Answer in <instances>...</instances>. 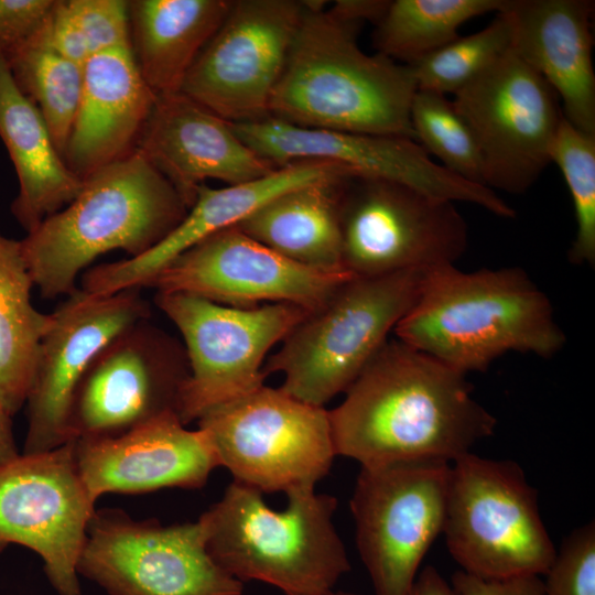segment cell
Listing matches in <instances>:
<instances>
[{"label": "cell", "instance_id": "60d3db41", "mask_svg": "<svg viewBox=\"0 0 595 595\" xmlns=\"http://www.w3.org/2000/svg\"><path fill=\"white\" fill-rule=\"evenodd\" d=\"M11 415L0 405V466L18 457Z\"/></svg>", "mask_w": 595, "mask_h": 595}, {"label": "cell", "instance_id": "d6a6232c", "mask_svg": "<svg viewBox=\"0 0 595 595\" xmlns=\"http://www.w3.org/2000/svg\"><path fill=\"white\" fill-rule=\"evenodd\" d=\"M551 162H554L571 193L576 232L567 251L577 266L595 264V136L587 134L565 118L556 132Z\"/></svg>", "mask_w": 595, "mask_h": 595}, {"label": "cell", "instance_id": "e575fe53", "mask_svg": "<svg viewBox=\"0 0 595 595\" xmlns=\"http://www.w3.org/2000/svg\"><path fill=\"white\" fill-rule=\"evenodd\" d=\"M67 4L90 56L117 47H130L129 1L67 0Z\"/></svg>", "mask_w": 595, "mask_h": 595}, {"label": "cell", "instance_id": "6da1fadb", "mask_svg": "<svg viewBox=\"0 0 595 595\" xmlns=\"http://www.w3.org/2000/svg\"><path fill=\"white\" fill-rule=\"evenodd\" d=\"M466 375L402 340L388 339L328 411L337 455L361 467L452 463L495 432Z\"/></svg>", "mask_w": 595, "mask_h": 595}, {"label": "cell", "instance_id": "74e56055", "mask_svg": "<svg viewBox=\"0 0 595 595\" xmlns=\"http://www.w3.org/2000/svg\"><path fill=\"white\" fill-rule=\"evenodd\" d=\"M451 585L456 595H544L541 576H521L507 580H483L457 571Z\"/></svg>", "mask_w": 595, "mask_h": 595}, {"label": "cell", "instance_id": "ab89813d", "mask_svg": "<svg viewBox=\"0 0 595 595\" xmlns=\"http://www.w3.org/2000/svg\"><path fill=\"white\" fill-rule=\"evenodd\" d=\"M408 595H456L452 585L431 565L416 576Z\"/></svg>", "mask_w": 595, "mask_h": 595}, {"label": "cell", "instance_id": "d6986e66", "mask_svg": "<svg viewBox=\"0 0 595 595\" xmlns=\"http://www.w3.org/2000/svg\"><path fill=\"white\" fill-rule=\"evenodd\" d=\"M26 396L28 429L22 454L67 442L68 415L79 380L96 354L116 335L150 317L141 289L94 295L77 289L50 313Z\"/></svg>", "mask_w": 595, "mask_h": 595}, {"label": "cell", "instance_id": "d590c367", "mask_svg": "<svg viewBox=\"0 0 595 595\" xmlns=\"http://www.w3.org/2000/svg\"><path fill=\"white\" fill-rule=\"evenodd\" d=\"M55 0H0V48L7 51L34 35Z\"/></svg>", "mask_w": 595, "mask_h": 595}, {"label": "cell", "instance_id": "b9f144b4", "mask_svg": "<svg viewBox=\"0 0 595 595\" xmlns=\"http://www.w3.org/2000/svg\"><path fill=\"white\" fill-rule=\"evenodd\" d=\"M322 595H360V594H357V593H351V592H336V591H331V592H327L325 594H322Z\"/></svg>", "mask_w": 595, "mask_h": 595}, {"label": "cell", "instance_id": "5b68a950", "mask_svg": "<svg viewBox=\"0 0 595 595\" xmlns=\"http://www.w3.org/2000/svg\"><path fill=\"white\" fill-rule=\"evenodd\" d=\"M286 507L269 508L262 493L232 482L198 519L215 562L240 581L285 595H322L350 570L333 523L337 499L315 488L288 491Z\"/></svg>", "mask_w": 595, "mask_h": 595}, {"label": "cell", "instance_id": "4dcf8cb0", "mask_svg": "<svg viewBox=\"0 0 595 595\" xmlns=\"http://www.w3.org/2000/svg\"><path fill=\"white\" fill-rule=\"evenodd\" d=\"M415 141L451 173L484 185L478 145L467 122L445 95L416 90L410 109Z\"/></svg>", "mask_w": 595, "mask_h": 595}, {"label": "cell", "instance_id": "ba28073f", "mask_svg": "<svg viewBox=\"0 0 595 595\" xmlns=\"http://www.w3.org/2000/svg\"><path fill=\"white\" fill-rule=\"evenodd\" d=\"M197 429L218 466L260 493L315 488L337 456L328 411L279 388H260L205 412Z\"/></svg>", "mask_w": 595, "mask_h": 595}, {"label": "cell", "instance_id": "ffe728a7", "mask_svg": "<svg viewBox=\"0 0 595 595\" xmlns=\"http://www.w3.org/2000/svg\"><path fill=\"white\" fill-rule=\"evenodd\" d=\"M137 150L173 185L187 208L206 180L234 185L278 169L251 150L229 121L182 93L156 96Z\"/></svg>", "mask_w": 595, "mask_h": 595}, {"label": "cell", "instance_id": "83f0119b", "mask_svg": "<svg viewBox=\"0 0 595 595\" xmlns=\"http://www.w3.org/2000/svg\"><path fill=\"white\" fill-rule=\"evenodd\" d=\"M33 286L21 240L0 234V405L11 416L25 404L40 340L51 320L34 307Z\"/></svg>", "mask_w": 595, "mask_h": 595}, {"label": "cell", "instance_id": "f546056e", "mask_svg": "<svg viewBox=\"0 0 595 595\" xmlns=\"http://www.w3.org/2000/svg\"><path fill=\"white\" fill-rule=\"evenodd\" d=\"M39 31L2 52L15 83L42 113L64 159L82 95L84 66L52 50Z\"/></svg>", "mask_w": 595, "mask_h": 595}, {"label": "cell", "instance_id": "d4e9b609", "mask_svg": "<svg viewBox=\"0 0 595 595\" xmlns=\"http://www.w3.org/2000/svg\"><path fill=\"white\" fill-rule=\"evenodd\" d=\"M0 138L19 182L11 212L29 234L71 203L83 180L66 165L42 113L15 83L1 48Z\"/></svg>", "mask_w": 595, "mask_h": 595}, {"label": "cell", "instance_id": "2e32d148", "mask_svg": "<svg viewBox=\"0 0 595 595\" xmlns=\"http://www.w3.org/2000/svg\"><path fill=\"white\" fill-rule=\"evenodd\" d=\"M95 502L72 441L20 454L0 466V552L10 544L34 551L58 595H80L77 563Z\"/></svg>", "mask_w": 595, "mask_h": 595}, {"label": "cell", "instance_id": "7a4b0ae2", "mask_svg": "<svg viewBox=\"0 0 595 595\" xmlns=\"http://www.w3.org/2000/svg\"><path fill=\"white\" fill-rule=\"evenodd\" d=\"M304 11L269 117L320 130L415 141L410 109L418 90L409 65L367 54L357 43L363 23L303 1Z\"/></svg>", "mask_w": 595, "mask_h": 595}, {"label": "cell", "instance_id": "ac0fdd59", "mask_svg": "<svg viewBox=\"0 0 595 595\" xmlns=\"http://www.w3.org/2000/svg\"><path fill=\"white\" fill-rule=\"evenodd\" d=\"M351 277L294 262L231 226L175 257L145 288L239 309L290 303L311 312Z\"/></svg>", "mask_w": 595, "mask_h": 595}, {"label": "cell", "instance_id": "277c9868", "mask_svg": "<svg viewBox=\"0 0 595 595\" xmlns=\"http://www.w3.org/2000/svg\"><path fill=\"white\" fill-rule=\"evenodd\" d=\"M173 185L138 151L83 180L76 197L21 240L30 275L44 299L69 295L99 256L136 258L162 241L186 216Z\"/></svg>", "mask_w": 595, "mask_h": 595}, {"label": "cell", "instance_id": "836d02e7", "mask_svg": "<svg viewBox=\"0 0 595 595\" xmlns=\"http://www.w3.org/2000/svg\"><path fill=\"white\" fill-rule=\"evenodd\" d=\"M544 576V595H595L594 522L564 540Z\"/></svg>", "mask_w": 595, "mask_h": 595}, {"label": "cell", "instance_id": "3957f363", "mask_svg": "<svg viewBox=\"0 0 595 595\" xmlns=\"http://www.w3.org/2000/svg\"><path fill=\"white\" fill-rule=\"evenodd\" d=\"M396 338L463 372L485 371L509 351L551 358L566 343L550 299L519 267L428 271Z\"/></svg>", "mask_w": 595, "mask_h": 595}, {"label": "cell", "instance_id": "9c48e42d", "mask_svg": "<svg viewBox=\"0 0 595 595\" xmlns=\"http://www.w3.org/2000/svg\"><path fill=\"white\" fill-rule=\"evenodd\" d=\"M339 228L342 268L358 278L455 264L468 245L454 202L372 177L347 180Z\"/></svg>", "mask_w": 595, "mask_h": 595}, {"label": "cell", "instance_id": "52a82bcc", "mask_svg": "<svg viewBox=\"0 0 595 595\" xmlns=\"http://www.w3.org/2000/svg\"><path fill=\"white\" fill-rule=\"evenodd\" d=\"M442 532L461 571L483 580L542 576L556 555L521 467L470 452L451 463Z\"/></svg>", "mask_w": 595, "mask_h": 595}, {"label": "cell", "instance_id": "5bb4252c", "mask_svg": "<svg viewBox=\"0 0 595 595\" xmlns=\"http://www.w3.org/2000/svg\"><path fill=\"white\" fill-rule=\"evenodd\" d=\"M190 365L182 342L149 318L127 327L93 358L74 392L69 441L111 439L178 416Z\"/></svg>", "mask_w": 595, "mask_h": 595}, {"label": "cell", "instance_id": "8992f818", "mask_svg": "<svg viewBox=\"0 0 595 595\" xmlns=\"http://www.w3.org/2000/svg\"><path fill=\"white\" fill-rule=\"evenodd\" d=\"M429 270L351 277L289 332L264 361L263 374L281 372L283 391L324 407L346 392L388 340L418 300Z\"/></svg>", "mask_w": 595, "mask_h": 595}, {"label": "cell", "instance_id": "8d00e7d4", "mask_svg": "<svg viewBox=\"0 0 595 595\" xmlns=\"http://www.w3.org/2000/svg\"><path fill=\"white\" fill-rule=\"evenodd\" d=\"M39 32L52 50L76 64L84 66L90 57L86 40L69 10L67 0L54 1Z\"/></svg>", "mask_w": 595, "mask_h": 595}, {"label": "cell", "instance_id": "7c38bea8", "mask_svg": "<svg viewBox=\"0 0 595 595\" xmlns=\"http://www.w3.org/2000/svg\"><path fill=\"white\" fill-rule=\"evenodd\" d=\"M451 463L415 459L361 467L350 499L360 559L376 595H408L443 531Z\"/></svg>", "mask_w": 595, "mask_h": 595}, {"label": "cell", "instance_id": "484cf974", "mask_svg": "<svg viewBox=\"0 0 595 595\" xmlns=\"http://www.w3.org/2000/svg\"><path fill=\"white\" fill-rule=\"evenodd\" d=\"M229 0L129 1L130 47L158 95L180 93L195 60L226 18Z\"/></svg>", "mask_w": 595, "mask_h": 595}, {"label": "cell", "instance_id": "7402d4cb", "mask_svg": "<svg viewBox=\"0 0 595 595\" xmlns=\"http://www.w3.org/2000/svg\"><path fill=\"white\" fill-rule=\"evenodd\" d=\"M593 0H501L511 51L562 102L564 118L595 136Z\"/></svg>", "mask_w": 595, "mask_h": 595}, {"label": "cell", "instance_id": "603a6c76", "mask_svg": "<svg viewBox=\"0 0 595 595\" xmlns=\"http://www.w3.org/2000/svg\"><path fill=\"white\" fill-rule=\"evenodd\" d=\"M351 173L338 165L304 161L280 166L244 183L212 188L202 185L183 220L156 246L136 258L101 263L82 274V290L110 295L148 282L175 257L221 229L236 226L263 204L292 188Z\"/></svg>", "mask_w": 595, "mask_h": 595}, {"label": "cell", "instance_id": "e0dca14e", "mask_svg": "<svg viewBox=\"0 0 595 595\" xmlns=\"http://www.w3.org/2000/svg\"><path fill=\"white\" fill-rule=\"evenodd\" d=\"M230 123L251 150L278 167L304 161L325 162L354 176L386 180L439 198L470 203L502 218L516 215L495 191L434 163L411 139L311 129L273 117Z\"/></svg>", "mask_w": 595, "mask_h": 595}, {"label": "cell", "instance_id": "f35d334b", "mask_svg": "<svg viewBox=\"0 0 595 595\" xmlns=\"http://www.w3.org/2000/svg\"><path fill=\"white\" fill-rule=\"evenodd\" d=\"M390 1L385 0H339L329 8L337 15L364 23H377L385 14Z\"/></svg>", "mask_w": 595, "mask_h": 595}, {"label": "cell", "instance_id": "44dd1931", "mask_svg": "<svg viewBox=\"0 0 595 595\" xmlns=\"http://www.w3.org/2000/svg\"><path fill=\"white\" fill-rule=\"evenodd\" d=\"M82 480L96 501L108 493L203 487L216 457L199 430L169 414L111 439L73 440Z\"/></svg>", "mask_w": 595, "mask_h": 595}, {"label": "cell", "instance_id": "30bf717a", "mask_svg": "<svg viewBox=\"0 0 595 595\" xmlns=\"http://www.w3.org/2000/svg\"><path fill=\"white\" fill-rule=\"evenodd\" d=\"M155 304L180 331L188 359L184 425L263 386L268 353L307 313L290 303L239 309L185 293L156 292Z\"/></svg>", "mask_w": 595, "mask_h": 595}, {"label": "cell", "instance_id": "4fadbf2b", "mask_svg": "<svg viewBox=\"0 0 595 595\" xmlns=\"http://www.w3.org/2000/svg\"><path fill=\"white\" fill-rule=\"evenodd\" d=\"M453 96L478 145L484 185L527 192L551 163L564 118L551 86L509 48Z\"/></svg>", "mask_w": 595, "mask_h": 595}, {"label": "cell", "instance_id": "1f68e13d", "mask_svg": "<svg viewBox=\"0 0 595 595\" xmlns=\"http://www.w3.org/2000/svg\"><path fill=\"white\" fill-rule=\"evenodd\" d=\"M509 48L508 25L497 14L480 31L458 36L409 66L419 90L454 95Z\"/></svg>", "mask_w": 595, "mask_h": 595}, {"label": "cell", "instance_id": "4316f807", "mask_svg": "<svg viewBox=\"0 0 595 595\" xmlns=\"http://www.w3.org/2000/svg\"><path fill=\"white\" fill-rule=\"evenodd\" d=\"M354 175H338L286 191L236 225L279 255L322 270L343 269L339 205Z\"/></svg>", "mask_w": 595, "mask_h": 595}, {"label": "cell", "instance_id": "8fae6325", "mask_svg": "<svg viewBox=\"0 0 595 595\" xmlns=\"http://www.w3.org/2000/svg\"><path fill=\"white\" fill-rule=\"evenodd\" d=\"M109 595H241L212 558L201 522L163 526L118 508L95 509L77 563Z\"/></svg>", "mask_w": 595, "mask_h": 595}, {"label": "cell", "instance_id": "9a60e30c", "mask_svg": "<svg viewBox=\"0 0 595 595\" xmlns=\"http://www.w3.org/2000/svg\"><path fill=\"white\" fill-rule=\"evenodd\" d=\"M303 11V1H232L180 93L232 123L269 117Z\"/></svg>", "mask_w": 595, "mask_h": 595}, {"label": "cell", "instance_id": "cb8c5ba5", "mask_svg": "<svg viewBox=\"0 0 595 595\" xmlns=\"http://www.w3.org/2000/svg\"><path fill=\"white\" fill-rule=\"evenodd\" d=\"M156 95L141 76L130 47L91 55L64 152L79 178L137 150Z\"/></svg>", "mask_w": 595, "mask_h": 595}, {"label": "cell", "instance_id": "f1b7e54d", "mask_svg": "<svg viewBox=\"0 0 595 595\" xmlns=\"http://www.w3.org/2000/svg\"><path fill=\"white\" fill-rule=\"evenodd\" d=\"M501 0H394L376 23L377 53L401 64L421 57L456 40L468 20L497 12Z\"/></svg>", "mask_w": 595, "mask_h": 595}]
</instances>
